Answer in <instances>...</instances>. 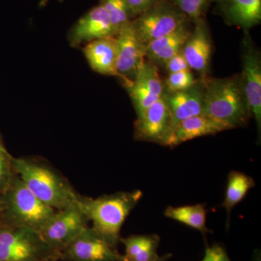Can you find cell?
I'll return each instance as SVG.
<instances>
[{
    "mask_svg": "<svg viewBox=\"0 0 261 261\" xmlns=\"http://www.w3.org/2000/svg\"><path fill=\"white\" fill-rule=\"evenodd\" d=\"M142 196L141 190L118 192L94 199L80 195L78 205L92 222L91 227L117 247L121 241L122 226Z\"/></svg>",
    "mask_w": 261,
    "mask_h": 261,
    "instance_id": "obj_1",
    "label": "cell"
},
{
    "mask_svg": "<svg viewBox=\"0 0 261 261\" xmlns=\"http://www.w3.org/2000/svg\"><path fill=\"white\" fill-rule=\"evenodd\" d=\"M14 172L44 204L61 211L78 202L80 195L63 176L46 163L28 158H13Z\"/></svg>",
    "mask_w": 261,
    "mask_h": 261,
    "instance_id": "obj_2",
    "label": "cell"
},
{
    "mask_svg": "<svg viewBox=\"0 0 261 261\" xmlns=\"http://www.w3.org/2000/svg\"><path fill=\"white\" fill-rule=\"evenodd\" d=\"M202 114L225 129L245 126L250 116L240 78L211 79L203 84Z\"/></svg>",
    "mask_w": 261,
    "mask_h": 261,
    "instance_id": "obj_3",
    "label": "cell"
},
{
    "mask_svg": "<svg viewBox=\"0 0 261 261\" xmlns=\"http://www.w3.org/2000/svg\"><path fill=\"white\" fill-rule=\"evenodd\" d=\"M56 211L36 197L15 173L8 190L2 195L0 222L39 232Z\"/></svg>",
    "mask_w": 261,
    "mask_h": 261,
    "instance_id": "obj_4",
    "label": "cell"
},
{
    "mask_svg": "<svg viewBox=\"0 0 261 261\" xmlns=\"http://www.w3.org/2000/svg\"><path fill=\"white\" fill-rule=\"evenodd\" d=\"M61 252L39 231L0 222V261H58Z\"/></svg>",
    "mask_w": 261,
    "mask_h": 261,
    "instance_id": "obj_5",
    "label": "cell"
},
{
    "mask_svg": "<svg viewBox=\"0 0 261 261\" xmlns=\"http://www.w3.org/2000/svg\"><path fill=\"white\" fill-rule=\"evenodd\" d=\"M190 18L168 0H161L143 14L132 20L136 32L145 47L188 24Z\"/></svg>",
    "mask_w": 261,
    "mask_h": 261,
    "instance_id": "obj_6",
    "label": "cell"
},
{
    "mask_svg": "<svg viewBox=\"0 0 261 261\" xmlns=\"http://www.w3.org/2000/svg\"><path fill=\"white\" fill-rule=\"evenodd\" d=\"M89 222L77 202L75 205L57 211L39 233L51 247L61 252L72 240L88 227Z\"/></svg>",
    "mask_w": 261,
    "mask_h": 261,
    "instance_id": "obj_7",
    "label": "cell"
},
{
    "mask_svg": "<svg viewBox=\"0 0 261 261\" xmlns=\"http://www.w3.org/2000/svg\"><path fill=\"white\" fill-rule=\"evenodd\" d=\"M66 261H125L124 256L91 226L82 231L62 250Z\"/></svg>",
    "mask_w": 261,
    "mask_h": 261,
    "instance_id": "obj_8",
    "label": "cell"
},
{
    "mask_svg": "<svg viewBox=\"0 0 261 261\" xmlns=\"http://www.w3.org/2000/svg\"><path fill=\"white\" fill-rule=\"evenodd\" d=\"M115 39L117 70L126 81L124 86L127 88L145 63V47L137 35L132 20L118 31Z\"/></svg>",
    "mask_w": 261,
    "mask_h": 261,
    "instance_id": "obj_9",
    "label": "cell"
},
{
    "mask_svg": "<svg viewBox=\"0 0 261 261\" xmlns=\"http://www.w3.org/2000/svg\"><path fill=\"white\" fill-rule=\"evenodd\" d=\"M126 89L135 106L137 118L142 116L149 106L162 98L164 93V86L159 69L153 63L146 62Z\"/></svg>",
    "mask_w": 261,
    "mask_h": 261,
    "instance_id": "obj_10",
    "label": "cell"
},
{
    "mask_svg": "<svg viewBox=\"0 0 261 261\" xmlns=\"http://www.w3.org/2000/svg\"><path fill=\"white\" fill-rule=\"evenodd\" d=\"M171 134V117L163 97L136 120L135 135L137 140L165 146Z\"/></svg>",
    "mask_w": 261,
    "mask_h": 261,
    "instance_id": "obj_11",
    "label": "cell"
},
{
    "mask_svg": "<svg viewBox=\"0 0 261 261\" xmlns=\"http://www.w3.org/2000/svg\"><path fill=\"white\" fill-rule=\"evenodd\" d=\"M242 87L250 116L255 119L259 132L261 127V62L258 51L245 42Z\"/></svg>",
    "mask_w": 261,
    "mask_h": 261,
    "instance_id": "obj_12",
    "label": "cell"
},
{
    "mask_svg": "<svg viewBox=\"0 0 261 261\" xmlns=\"http://www.w3.org/2000/svg\"><path fill=\"white\" fill-rule=\"evenodd\" d=\"M115 36L107 11L99 4L77 20L70 29L68 39L71 47H78L97 39Z\"/></svg>",
    "mask_w": 261,
    "mask_h": 261,
    "instance_id": "obj_13",
    "label": "cell"
},
{
    "mask_svg": "<svg viewBox=\"0 0 261 261\" xmlns=\"http://www.w3.org/2000/svg\"><path fill=\"white\" fill-rule=\"evenodd\" d=\"M163 97L171 117V134L180 122L202 114L203 84H197L181 92H164Z\"/></svg>",
    "mask_w": 261,
    "mask_h": 261,
    "instance_id": "obj_14",
    "label": "cell"
},
{
    "mask_svg": "<svg viewBox=\"0 0 261 261\" xmlns=\"http://www.w3.org/2000/svg\"><path fill=\"white\" fill-rule=\"evenodd\" d=\"M195 23L193 32L184 44L181 53L190 69L205 74L212 51L210 35L203 18L196 20Z\"/></svg>",
    "mask_w": 261,
    "mask_h": 261,
    "instance_id": "obj_15",
    "label": "cell"
},
{
    "mask_svg": "<svg viewBox=\"0 0 261 261\" xmlns=\"http://www.w3.org/2000/svg\"><path fill=\"white\" fill-rule=\"evenodd\" d=\"M83 53L92 69L100 74L113 75L126 84L117 70V47L114 37L104 38L87 43Z\"/></svg>",
    "mask_w": 261,
    "mask_h": 261,
    "instance_id": "obj_16",
    "label": "cell"
},
{
    "mask_svg": "<svg viewBox=\"0 0 261 261\" xmlns=\"http://www.w3.org/2000/svg\"><path fill=\"white\" fill-rule=\"evenodd\" d=\"M220 12L231 25L247 29L260 23L261 0H216Z\"/></svg>",
    "mask_w": 261,
    "mask_h": 261,
    "instance_id": "obj_17",
    "label": "cell"
},
{
    "mask_svg": "<svg viewBox=\"0 0 261 261\" xmlns=\"http://www.w3.org/2000/svg\"><path fill=\"white\" fill-rule=\"evenodd\" d=\"M223 130L226 129L217 122L205 115H197L180 122L165 146L175 147L187 141L205 136L216 135Z\"/></svg>",
    "mask_w": 261,
    "mask_h": 261,
    "instance_id": "obj_18",
    "label": "cell"
},
{
    "mask_svg": "<svg viewBox=\"0 0 261 261\" xmlns=\"http://www.w3.org/2000/svg\"><path fill=\"white\" fill-rule=\"evenodd\" d=\"M191 32L188 24L184 25L172 34L156 39L145 47V56L152 63L164 65L172 57L181 53L184 44Z\"/></svg>",
    "mask_w": 261,
    "mask_h": 261,
    "instance_id": "obj_19",
    "label": "cell"
},
{
    "mask_svg": "<svg viewBox=\"0 0 261 261\" xmlns=\"http://www.w3.org/2000/svg\"><path fill=\"white\" fill-rule=\"evenodd\" d=\"M161 239L157 234L132 235L121 239L125 247V261H154L160 257Z\"/></svg>",
    "mask_w": 261,
    "mask_h": 261,
    "instance_id": "obj_20",
    "label": "cell"
},
{
    "mask_svg": "<svg viewBox=\"0 0 261 261\" xmlns=\"http://www.w3.org/2000/svg\"><path fill=\"white\" fill-rule=\"evenodd\" d=\"M164 216L197 230L203 234L211 232L206 224L207 210L205 204L199 203L179 207L169 206L165 210Z\"/></svg>",
    "mask_w": 261,
    "mask_h": 261,
    "instance_id": "obj_21",
    "label": "cell"
},
{
    "mask_svg": "<svg viewBox=\"0 0 261 261\" xmlns=\"http://www.w3.org/2000/svg\"><path fill=\"white\" fill-rule=\"evenodd\" d=\"M254 187L255 181L248 175L236 171L229 173L225 198L222 203L228 216L231 214L233 207L243 200L250 190Z\"/></svg>",
    "mask_w": 261,
    "mask_h": 261,
    "instance_id": "obj_22",
    "label": "cell"
},
{
    "mask_svg": "<svg viewBox=\"0 0 261 261\" xmlns=\"http://www.w3.org/2000/svg\"><path fill=\"white\" fill-rule=\"evenodd\" d=\"M99 4L107 11L115 35L133 20L125 0H100Z\"/></svg>",
    "mask_w": 261,
    "mask_h": 261,
    "instance_id": "obj_23",
    "label": "cell"
},
{
    "mask_svg": "<svg viewBox=\"0 0 261 261\" xmlns=\"http://www.w3.org/2000/svg\"><path fill=\"white\" fill-rule=\"evenodd\" d=\"M198 83L191 70H186L169 73L163 86L167 89V92H176L192 88Z\"/></svg>",
    "mask_w": 261,
    "mask_h": 261,
    "instance_id": "obj_24",
    "label": "cell"
},
{
    "mask_svg": "<svg viewBox=\"0 0 261 261\" xmlns=\"http://www.w3.org/2000/svg\"><path fill=\"white\" fill-rule=\"evenodd\" d=\"M184 14L195 22L202 18L207 6L212 0H168Z\"/></svg>",
    "mask_w": 261,
    "mask_h": 261,
    "instance_id": "obj_25",
    "label": "cell"
},
{
    "mask_svg": "<svg viewBox=\"0 0 261 261\" xmlns=\"http://www.w3.org/2000/svg\"><path fill=\"white\" fill-rule=\"evenodd\" d=\"M12 159L4 146L0 147V195L8 190L15 174Z\"/></svg>",
    "mask_w": 261,
    "mask_h": 261,
    "instance_id": "obj_26",
    "label": "cell"
},
{
    "mask_svg": "<svg viewBox=\"0 0 261 261\" xmlns=\"http://www.w3.org/2000/svg\"><path fill=\"white\" fill-rule=\"evenodd\" d=\"M160 1L161 0H125L133 19L143 14Z\"/></svg>",
    "mask_w": 261,
    "mask_h": 261,
    "instance_id": "obj_27",
    "label": "cell"
},
{
    "mask_svg": "<svg viewBox=\"0 0 261 261\" xmlns=\"http://www.w3.org/2000/svg\"><path fill=\"white\" fill-rule=\"evenodd\" d=\"M202 261L231 260L224 247L219 245H213L206 247L205 255Z\"/></svg>",
    "mask_w": 261,
    "mask_h": 261,
    "instance_id": "obj_28",
    "label": "cell"
},
{
    "mask_svg": "<svg viewBox=\"0 0 261 261\" xmlns=\"http://www.w3.org/2000/svg\"><path fill=\"white\" fill-rule=\"evenodd\" d=\"M165 68L169 73H176L183 70H190L188 63L182 53L172 57L164 64Z\"/></svg>",
    "mask_w": 261,
    "mask_h": 261,
    "instance_id": "obj_29",
    "label": "cell"
},
{
    "mask_svg": "<svg viewBox=\"0 0 261 261\" xmlns=\"http://www.w3.org/2000/svg\"><path fill=\"white\" fill-rule=\"evenodd\" d=\"M251 261H261V255L260 250H255Z\"/></svg>",
    "mask_w": 261,
    "mask_h": 261,
    "instance_id": "obj_30",
    "label": "cell"
},
{
    "mask_svg": "<svg viewBox=\"0 0 261 261\" xmlns=\"http://www.w3.org/2000/svg\"><path fill=\"white\" fill-rule=\"evenodd\" d=\"M171 257V255H164V256H160L157 260L154 261H168V258Z\"/></svg>",
    "mask_w": 261,
    "mask_h": 261,
    "instance_id": "obj_31",
    "label": "cell"
},
{
    "mask_svg": "<svg viewBox=\"0 0 261 261\" xmlns=\"http://www.w3.org/2000/svg\"><path fill=\"white\" fill-rule=\"evenodd\" d=\"M49 0H39V6L44 7L47 4Z\"/></svg>",
    "mask_w": 261,
    "mask_h": 261,
    "instance_id": "obj_32",
    "label": "cell"
},
{
    "mask_svg": "<svg viewBox=\"0 0 261 261\" xmlns=\"http://www.w3.org/2000/svg\"><path fill=\"white\" fill-rule=\"evenodd\" d=\"M2 211V195H0V216H1Z\"/></svg>",
    "mask_w": 261,
    "mask_h": 261,
    "instance_id": "obj_33",
    "label": "cell"
},
{
    "mask_svg": "<svg viewBox=\"0 0 261 261\" xmlns=\"http://www.w3.org/2000/svg\"><path fill=\"white\" fill-rule=\"evenodd\" d=\"M2 146H3V143H2L1 139H0V147H2Z\"/></svg>",
    "mask_w": 261,
    "mask_h": 261,
    "instance_id": "obj_34",
    "label": "cell"
},
{
    "mask_svg": "<svg viewBox=\"0 0 261 261\" xmlns=\"http://www.w3.org/2000/svg\"><path fill=\"white\" fill-rule=\"evenodd\" d=\"M53 261H55V260H53Z\"/></svg>",
    "mask_w": 261,
    "mask_h": 261,
    "instance_id": "obj_35",
    "label": "cell"
}]
</instances>
